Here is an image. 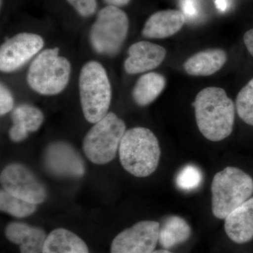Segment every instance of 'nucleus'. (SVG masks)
<instances>
[{
	"instance_id": "26",
	"label": "nucleus",
	"mask_w": 253,
	"mask_h": 253,
	"mask_svg": "<svg viewBox=\"0 0 253 253\" xmlns=\"http://www.w3.org/2000/svg\"><path fill=\"white\" fill-rule=\"evenodd\" d=\"M182 12L187 16H194L197 14V4L196 0H182L181 1Z\"/></svg>"
},
{
	"instance_id": "6",
	"label": "nucleus",
	"mask_w": 253,
	"mask_h": 253,
	"mask_svg": "<svg viewBox=\"0 0 253 253\" xmlns=\"http://www.w3.org/2000/svg\"><path fill=\"white\" fill-rule=\"evenodd\" d=\"M126 131V123L117 115L109 112L95 123L83 139L86 157L96 165L107 164L114 159Z\"/></svg>"
},
{
	"instance_id": "11",
	"label": "nucleus",
	"mask_w": 253,
	"mask_h": 253,
	"mask_svg": "<svg viewBox=\"0 0 253 253\" xmlns=\"http://www.w3.org/2000/svg\"><path fill=\"white\" fill-rule=\"evenodd\" d=\"M43 161L48 172L55 176L78 178L85 172L84 161L78 151L64 141L50 144L44 151Z\"/></svg>"
},
{
	"instance_id": "13",
	"label": "nucleus",
	"mask_w": 253,
	"mask_h": 253,
	"mask_svg": "<svg viewBox=\"0 0 253 253\" xmlns=\"http://www.w3.org/2000/svg\"><path fill=\"white\" fill-rule=\"evenodd\" d=\"M186 16L179 10L167 9L151 15L145 23L142 36L150 39H165L174 36L185 23Z\"/></svg>"
},
{
	"instance_id": "24",
	"label": "nucleus",
	"mask_w": 253,
	"mask_h": 253,
	"mask_svg": "<svg viewBox=\"0 0 253 253\" xmlns=\"http://www.w3.org/2000/svg\"><path fill=\"white\" fill-rule=\"evenodd\" d=\"M68 4L83 17H90L96 12L97 8L96 0H66Z\"/></svg>"
},
{
	"instance_id": "7",
	"label": "nucleus",
	"mask_w": 253,
	"mask_h": 253,
	"mask_svg": "<svg viewBox=\"0 0 253 253\" xmlns=\"http://www.w3.org/2000/svg\"><path fill=\"white\" fill-rule=\"evenodd\" d=\"M129 31V18L116 6L100 10L91 26L89 41L98 54L115 56L121 51Z\"/></svg>"
},
{
	"instance_id": "5",
	"label": "nucleus",
	"mask_w": 253,
	"mask_h": 253,
	"mask_svg": "<svg viewBox=\"0 0 253 253\" xmlns=\"http://www.w3.org/2000/svg\"><path fill=\"white\" fill-rule=\"evenodd\" d=\"M71 65L60 56L58 47L44 49L33 60L28 69L27 83L33 90L42 95H56L68 85Z\"/></svg>"
},
{
	"instance_id": "22",
	"label": "nucleus",
	"mask_w": 253,
	"mask_h": 253,
	"mask_svg": "<svg viewBox=\"0 0 253 253\" xmlns=\"http://www.w3.org/2000/svg\"><path fill=\"white\" fill-rule=\"evenodd\" d=\"M235 106L239 118L246 124L253 126V78L238 93Z\"/></svg>"
},
{
	"instance_id": "23",
	"label": "nucleus",
	"mask_w": 253,
	"mask_h": 253,
	"mask_svg": "<svg viewBox=\"0 0 253 253\" xmlns=\"http://www.w3.org/2000/svg\"><path fill=\"white\" fill-rule=\"evenodd\" d=\"M203 181L201 169L194 165H187L178 172L176 185L183 191H193L199 188Z\"/></svg>"
},
{
	"instance_id": "16",
	"label": "nucleus",
	"mask_w": 253,
	"mask_h": 253,
	"mask_svg": "<svg viewBox=\"0 0 253 253\" xmlns=\"http://www.w3.org/2000/svg\"><path fill=\"white\" fill-rule=\"evenodd\" d=\"M11 121L13 125L9 129V138L14 142H20L26 139L30 132L40 129L44 121V114L36 106L21 104L13 111Z\"/></svg>"
},
{
	"instance_id": "9",
	"label": "nucleus",
	"mask_w": 253,
	"mask_h": 253,
	"mask_svg": "<svg viewBox=\"0 0 253 253\" xmlns=\"http://www.w3.org/2000/svg\"><path fill=\"white\" fill-rule=\"evenodd\" d=\"M160 227L158 221H139L115 237L111 253H152L159 240Z\"/></svg>"
},
{
	"instance_id": "4",
	"label": "nucleus",
	"mask_w": 253,
	"mask_h": 253,
	"mask_svg": "<svg viewBox=\"0 0 253 253\" xmlns=\"http://www.w3.org/2000/svg\"><path fill=\"white\" fill-rule=\"evenodd\" d=\"M212 211L218 219H224L253 194V179L234 167L219 171L212 179Z\"/></svg>"
},
{
	"instance_id": "21",
	"label": "nucleus",
	"mask_w": 253,
	"mask_h": 253,
	"mask_svg": "<svg viewBox=\"0 0 253 253\" xmlns=\"http://www.w3.org/2000/svg\"><path fill=\"white\" fill-rule=\"evenodd\" d=\"M38 205L31 204L24 200L6 192L4 189L0 192V209L13 217L24 218L36 212Z\"/></svg>"
},
{
	"instance_id": "20",
	"label": "nucleus",
	"mask_w": 253,
	"mask_h": 253,
	"mask_svg": "<svg viewBox=\"0 0 253 253\" xmlns=\"http://www.w3.org/2000/svg\"><path fill=\"white\" fill-rule=\"evenodd\" d=\"M191 235V226L179 216L171 215L164 219L160 227L158 243L163 249L169 250L184 244Z\"/></svg>"
},
{
	"instance_id": "12",
	"label": "nucleus",
	"mask_w": 253,
	"mask_h": 253,
	"mask_svg": "<svg viewBox=\"0 0 253 253\" xmlns=\"http://www.w3.org/2000/svg\"><path fill=\"white\" fill-rule=\"evenodd\" d=\"M166 56L167 51L163 46L149 41L137 42L128 49L125 71L129 75L148 72L158 68Z\"/></svg>"
},
{
	"instance_id": "30",
	"label": "nucleus",
	"mask_w": 253,
	"mask_h": 253,
	"mask_svg": "<svg viewBox=\"0 0 253 253\" xmlns=\"http://www.w3.org/2000/svg\"><path fill=\"white\" fill-rule=\"evenodd\" d=\"M152 253H172L170 252V251H168V250L166 249H161L157 250V251H154Z\"/></svg>"
},
{
	"instance_id": "18",
	"label": "nucleus",
	"mask_w": 253,
	"mask_h": 253,
	"mask_svg": "<svg viewBox=\"0 0 253 253\" xmlns=\"http://www.w3.org/2000/svg\"><path fill=\"white\" fill-rule=\"evenodd\" d=\"M42 253H89L84 241L68 229H54L47 236Z\"/></svg>"
},
{
	"instance_id": "25",
	"label": "nucleus",
	"mask_w": 253,
	"mask_h": 253,
	"mask_svg": "<svg viewBox=\"0 0 253 253\" xmlns=\"http://www.w3.org/2000/svg\"><path fill=\"white\" fill-rule=\"evenodd\" d=\"M14 108V97L9 89L1 83L0 85V114L4 116Z\"/></svg>"
},
{
	"instance_id": "8",
	"label": "nucleus",
	"mask_w": 253,
	"mask_h": 253,
	"mask_svg": "<svg viewBox=\"0 0 253 253\" xmlns=\"http://www.w3.org/2000/svg\"><path fill=\"white\" fill-rule=\"evenodd\" d=\"M0 181L6 192L31 204H42L47 197L44 184L22 164L12 163L4 168Z\"/></svg>"
},
{
	"instance_id": "15",
	"label": "nucleus",
	"mask_w": 253,
	"mask_h": 253,
	"mask_svg": "<svg viewBox=\"0 0 253 253\" xmlns=\"http://www.w3.org/2000/svg\"><path fill=\"white\" fill-rule=\"evenodd\" d=\"M224 229L228 237L238 244L253 239V198L246 201L224 219Z\"/></svg>"
},
{
	"instance_id": "3",
	"label": "nucleus",
	"mask_w": 253,
	"mask_h": 253,
	"mask_svg": "<svg viewBox=\"0 0 253 253\" xmlns=\"http://www.w3.org/2000/svg\"><path fill=\"white\" fill-rule=\"evenodd\" d=\"M79 91L82 110L88 122L95 124L108 114L112 90L107 72L101 63L90 61L83 66Z\"/></svg>"
},
{
	"instance_id": "2",
	"label": "nucleus",
	"mask_w": 253,
	"mask_h": 253,
	"mask_svg": "<svg viewBox=\"0 0 253 253\" xmlns=\"http://www.w3.org/2000/svg\"><path fill=\"white\" fill-rule=\"evenodd\" d=\"M120 161L123 168L136 177H146L157 169L161 158L158 138L146 127L126 130L119 147Z\"/></svg>"
},
{
	"instance_id": "1",
	"label": "nucleus",
	"mask_w": 253,
	"mask_h": 253,
	"mask_svg": "<svg viewBox=\"0 0 253 253\" xmlns=\"http://www.w3.org/2000/svg\"><path fill=\"white\" fill-rule=\"evenodd\" d=\"M198 128L208 140L220 141L231 135L235 123L236 106L224 89L208 86L194 101Z\"/></svg>"
},
{
	"instance_id": "28",
	"label": "nucleus",
	"mask_w": 253,
	"mask_h": 253,
	"mask_svg": "<svg viewBox=\"0 0 253 253\" xmlns=\"http://www.w3.org/2000/svg\"><path fill=\"white\" fill-rule=\"evenodd\" d=\"M108 6H116V7H122L126 6L130 2L131 0H104Z\"/></svg>"
},
{
	"instance_id": "14",
	"label": "nucleus",
	"mask_w": 253,
	"mask_h": 253,
	"mask_svg": "<svg viewBox=\"0 0 253 253\" xmlns=\"http://www.w3.org/2000/svg\"><path fill=\"white\" fill-rule=\"evenodd\" d=\"M6 239L20 246L21 253H42L47 235L44 229L21 221H12L5 229Z\"/></svg>"
},
{
	"instance_id": "27",
	"label": "nucleus",
	"mask_w": 253,
	"mask_h": 253,
	"mask_svg": "<svg viewBox=\"0 0 253 253\" xmlns=\"http://www.w3.org/2000/svg\"><path fill=\"white\" fill-rule=\"evenodd\" d=\"M243 41L249 54L253 57V28L245 33Z\"/></svg>"
},
{
	"instance_id": "29",
	"label": "nucleus",
	"mask_w": 253,
	"mask_h": 253,
	"mask_svg": "<svg viewBox=\"0 0 253 253\" xmlns=\"http://www.w3.org/2000/svg\"><path fill=\"white\" fill-rule=\"evenodd\" d=\"M215 4L219 11H224L227 9V1H226V0H215Z\"/></svg>"
},
{
	"instance_id": "19",
	"label": "nucleus",
	"mask_w": 253,
	"mask_h": 253,
	"mask_svg": "<svg viewBox=\"0 0 253 253\" xmlns=\"http://www.w3.org/2000/svg\"><path fill=\"white\" fill-rule=\"evenodd\" d=\"M166 78L161 73H145L136 81L132 89L133 99L138 106H146L154 102L166 88Z\"/></svg>"
},
{
	"instance_id": "17",
	"label": "nucleus",
	"mask_w": 253,
	"mask_h": 253,
	"mask_svg": "<svg viewBox=\"0 0 253 253\" xmlns=\"http://www.w3.org/2000/svg\"><path fill=\"white\" fill-rule=\"evenodd\" d=\"M227 54L221 49L199 51L184 63V71L191 76H210L220 71L227 61Z\"/></svg>"
},
{
	"instance_id": "10",
	"label": "nucleus",
	"mask_w": 253,
	"mask_h": 253,
	"mask_svg": "<svg viewBox=\"0 0 253 253\" xmlns=\"http://www.w3.org/2000/svg\"><path fill=\"white\" fill-rule=\"evenodd\" d=\"M44 39L31 33H18L1 44L0 70L11 73L23 67L44 46Z\"/></svg>"
}]
</instances>
